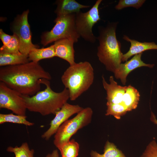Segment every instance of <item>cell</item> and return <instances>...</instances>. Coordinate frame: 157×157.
<instances>
[{
	"label": "cell",
	"instance_id": "obj_21",
	"mask_svg": "<svg viewBox=\"0 0 157 157\" xmlns=\"http://www.w3.org/2000/svg\"><path fill=\"white\" fill-rule=\"evenodd\" d=\"M6 150L8 152L14 153L15 157H34V150L30 149L26 142L23 143L19 147L17 146L15 147H8Z\"/></svg>",
	"mask_w": 157,
	"mask_h": 157
},
{
	"label": "cell",
	"instance_id": "obj_10",
	"mask_svg": "<svg viewBox=\"0 0 157 157\" xmlns=\"http://www.w3.org/2000/svg\"><path fill=\"white\" fill-rule=\"evenodd\" d=\"M0 108L10 110L17 115L26 116L27 108L23 95L1 81Z\"/></svg>",
	"mask_w": 157,
	"mask_h": 157
},
{
	"label": "cell",
	"instance_id": "obj_5",
	"mask_svg": "<svg viewBox=\"0 0 157 157\" xmlns=\"http://www.w3.org/2000/svg\"><path fill=\"white\" fill-rule=\"evenodd\" d=\"M94 79L93 68L91 64L86 61L70 65L61 77L65 88L69 91V99L72 101L88 90Z\"/></svg>",
	"mask_w": 157,
	"mask_h": 157
},
{
	"label": "cell",
	"instance_id": "obj_4",
	"mask_svg": "<svg viewBox=\"0 0 157 157\" xmlns=\"http://www.w3.org/2000/svg\"><path fill=\"white\" fill-rule=\"evenodd\" d=\"M117 24L109 23L105 27L99 26V42L97 55L106 70L114 73L121 63L123 54L121 44L116 35Z\"/></svg>",
	"mask_w": 157,
	"mask_h": 157
},
{
	"label": "cell",
	"instance_id": "obj_12",
	"mask_svg": "<svg viewBox=\"0 0 157 157\" xmlns=\"http://www.w3.org/2000/svg\"><path fill=\"white\" fill-rule=\"evenodd\" d=\"M142 53L135 54L129 60L124 63H121L114 72L115 77L117 79H119L123 85L126 84L128 75L133 70L142 67L150 68L154 67V64H146L142 60Z\"/></svg>",
	"mask_w": 157,
	"mask_h": 157
},
{
	"label": "cell",
	"instance_id": "obj_9",
	"mask_svg": "<svg viewBox=\"0 0 157 157\" xmlns=\"http://www.w3.org/2000/svg\"><path fill=\"white\" fill-rule=\"evenodd\" d=\"M29 12L27 10L18 15L10 25L11 30L19 40L20 52L26 55L33 49L39 48L32 41V33L28 21Z\"/></svg>",
	"mask_w": 157,
	"mask_h": 157
},
{
	"label": "cell",
	"instance_id": "obj_13",
	"mask_svg": "<svg viewBox=\"0 0 157 157\" xmlns=\"http://www.w3.org/2000/svg\"><path fill=\"white\" fill-rule=\"evenodd\" d=\"M74 42L72 40L63 39L54 42L56 56L65 60L72 65L75 62V51L74 47Z\"/></svg>",
	"mask_w": 157,
	"mask_h": 157
},
{
	"label": "cell",
	"instance_id": "obj_16",
	"mask_svg": "<svg viewBox=\"0 0 157 157\" xmlns=\"http://www.w3.org/2000/svg\"><path fill=\"white\" fill-rule=\"evenodd\" d=\"M29 62L28 55L22 53L12 54L0 51V66L15 65Z\"/></svg>",
	"mask_w": 157,
	"mask_h": 157
},
{
	"label": "cell",
	"instance_id": "obj_18",
	"mask_svg": "<svg viewBox=\"0 0 157 157\" xmlns=\"http://www.w3.org/2000/svg\"><path fill=\"white\" fill-rule=\"evenodd\" d=\"M90 155L91 157H126L113 143L108 141L105 144L103 154H100L92 150Z\"/></svg>",
	"mask_w": 157,
	"mask_h": 157
},
{
	"label": "cell",
	"instance_id": "obj_19",
	"mask_svg": "<svg viewBox=\"0 0 157 157\" xmlns=\"http://www.w3.org/2000/svg\"><path fill=\"white\" fill-rule=\"evenodd\" d=\"M79 145L74 139L70 140L58 149L62 156L77 157L78 154Z\"/></svg>",
	"mask_w": 157,
	"mask_h": 157
},
{
	"label": "cell",
	"instance_id": "obj_28",
	"mask_svg": "<svg viewBox=\"0 0 157 157\" xmlns=\"http://www.w3.org/2000/svg\"><path fill=\"white\" fill-rule=\"evenodd\" d=\"M50 154H48L45 157H50Z\"/></svg>",
	"mask_w": 157,
	"mask_h": 157
},
{
	"label": "cell",
	"instance_id": "obj_23",
	"mask_svg": "<svg viewBox=\"0 0 157 157\" xmlns=\"http://www.w3.org/2000/svg\"><path fill=\"white\" fill-rule=\"evenodd\" d=\"M145 1L144 0H120L115 8L118 10L128 7H133L138 9L142 6Z\"/></svg>",
	"mask_w": 157,
	"mask_h": 157
},
{
	"label": "cell",
	"instance_id": "obj_6",
	"mask_svg": "<svg viewBox=\"0 0 157 157\" xmlns=\"http://www.w3.org/2000/svg\"><path fill=\"white\" fill-rule=\"evenodd\" d=\"M75 13L57 17L55 24L49 31L44 32L41 37V44L45 46L49 44L63 39L73 40L75 43L80 36L75 26Z\"/></svg>",
	"mask_w": 157,
	"mask_h": 157
},
{
	"label": "cell",
	"instance_id": "obj_14",
	"mask_svg": "<svg viewBox=\"0 0 157 157\" xmlns=\"http://www.w3.org/2000/svg\"><path fill=\"white\" fill-rule=\"evenodd\" d=\"M123 39L131 43L128 51L123 54L122 61H126L130 57L135 54L143 53L145 51L151 49L157 50V44L154 42H140L131 39L127 36L124 35Z\"/></svg>",
	"mask_w": 157,
	"mask_h": 157
},
{
	"label": "cell",
	"instance_id": "obj_29",
	"mask_svg": "<svg viewBox=\"0 0 157 157\" xmlns=\"http://www.w3.org/2000/svg\"><path fill=\"white\" fill-rule=\"evenodd\" d=\"M62 157H65L63 156H62Z\"/></svg>",
	"mask_w": 157,
	"mask_h": 157
},
{
	"label": "cell",
	"instance_id": "obj_17",
	"mask_svg": "<svg viewBox=\"0 0 157 157\" xmlns=\"http://www.w3.org/2000/svg\"><path fill=\"white\" fill-rule=\"evenodd\" d=\"M56 56L54 44L45 48H35L32 50L28 54L29 61L38 63L40 60L50 58Z\"/></svg>",
	"mask_w": 157,
	"mask_h": 157
},
{
	"label": "cell",
	"instance_id": "obj_15",
	"mask_svg": "<svg viewBox=\"0 0 157 157\" xmlns=\"http://www.w3.org/2000/svg\"><path fill=\"white\" fill-rule=\"evenodd\" d=\"M57 7L55 13L57 17L76 13L81 9L90 7L88 5L81 4L75 0H59L55 3Z\"/></svg>",
	"mask_w": 157,
	"mask_h": 157
},
{
	"label": "cell",
	"instance_id": "obj_11",
	"mask_svg": "<svg viewBox=\"0 0 157 157\" xmlns=\"http://www.w3.org/2000/svg\"><path fill=\"white\" fill-rule=\"evenodd\" d=\"M83 109L79 105L66 103L56 112L55 117L51 121L50 127L42 135V138L46 140H49L56 133L59 128L64 122L72 116L77 114Z\"/></svg>",
	"mask_w": 157,
	"mask_h": 157
},
{
	"label": "cell",
	"instance_id": "obj_3",
	"mask_svg": "<svg viewBox=\"0 0 157 157\" xmlns=\"http://www.w3.org/2000/svg\"><path fill=\"white\" fill-rule=\"evenodd\" d=\"M49 81L41 79V84L46 86L43 90L38 92L31 97L23 95L27 109L29 111L38 113L43 116L55 115L67 102L69 99L68 90L65 88L60 92H54L51 88Z\"/></svg>",
	"mask_w": 157,
	"mask_h": 157
},
{
	"label": "cell",
	"instance_id": "obj_26",
	"mask_svg": "<svg viewBox=\"0 0 157 157\" xmlns=\"http://www.w3.org/2000/svg\"><path fill=\"white\" fill-rule=\"evenodd\" d=\"M150 119L153 123L157 125V120L156 119V116L152 112H151V113Z\"/></svg>",
	"mask_w": 157,
	"mask_h": 157
},
{
	"label": "cell",
	"instance_id": "obj_1",
	"mask_svg": "<svg viewBox=\"0 0 157 157\" xmlns=\"http://www.w3.org/2000/svg\"><path fill=\"white\" fill-rule=\"evenodd\" d=\"M43 78L50 80L51 77L38 63L29 62L0 68V81L24 95L33 96L39 91Z\"/></svg>",
	"mask_w": 157,
	"mask_h": 157
},
{
	"label": "cell",
	"instance_id": "obj_24",
	"mask_svg": "<svg viewBox=\"0 0 157 157\" xmlns=\"http://www.w3.org/2000/svg\"><path fill=\"white\" fill-rule=\"evenodd\" d=\"M141 157H157V143L155 140L148 144Z\"/></svg>",
	"mask_w": 157,
	"mask_h": 157
},
{
	"label": "cell",
	"instance_id": "obj_20",
	"mask_svg": "<svg viewBox=\"0 0 157 157\" xmlns=\"http://www.w3.org/2000/svg\"><path fill=\"white\" fill-rule=\"evenodd\" d=\"M26 116L14 115L13 113L0 114V124L6 122L23 124L27 126H32L34 123L30 122L26 119Z\"/></svg>",
	"mask_w": 157,
	"mask_h": 157
},
{
	"label": "cell",
	"instance_id": "obj_27",
	"mask_svg": "<svg viewBox=\"0 0 157 157\" xmlns=\"http://www.w3.org/2000/svg\"><path fill=\"white\" fill-rule=\"evenodd\" d=\"M50 157H59L58 151L56 149L53 150L50 154Z\"/></svg>",
	"mask_w": 157,
	"mask_h": 157
},
{
	"label": "cell",
	"instance_id": "obj_7",
	"mask_svg": "<svg viewBox=\"0 0 157 157\" xmlns=\"http://www.w3.org/2000/svg\"><path fill=\"white\" fill-rule=\"evenodd\" d=\"M93 111L90 107L83 109L72 119L67 120L59 128L54 136L53 144L58 149L70 140L79 129L91 122Z\"/></svg>",
	"mask_w": 157,
	"mask_h": 157
},
{
	"label": "cell",
	"instance_id": "obj_2",
	"mask_svg": "<svg viewBox=\"0 0 157 157\" xmlns=\"http://www.w3.org/2000/svg\"><path fill=\"white\" fill-rule=\"evenodd\" d=\"M102 79L107 95L106 115H112L119 119L127 112L137 108L140 94L135 88L131 85L127 86L118 85L113 76L110 77L109 83L103 76Z\"/></svg>",
	"mask_w": 157,
	"mask_h": 157
},
{
	"label": "cell",
	"instance_id": "obj_22",
	"mask_svg": "<svg viewBox=\"0 0 157 157\" xmlns=\"http://www.w3.org/2000/svg\"><path fill=\"white\" fill-rule=\"evenodd\" d=\"M0 51L12 54L22 53L19 51V43L17 36L13 34L10 42L6 45H3L0 47Z\"/></svg>",
	"mask_w": 157,
	"mask_h": 157
},
{
	"label": "cell",
	"instance_id": "obj_8",
	"mask_svg": "<svg viewBox=\"0 0 157 157\" xmlns=\"http://www.w3.org/2000/svg\"><path fill=\"white\" fill-rule=\"evenodd\" d=\"M102 1L97 0L87 12L80 11L76 14L75 26L77 32L80 37L91 43H94L97 39L92 29L93 26L101 19L99 8Z\"/></svg>",
	"mask_w": 157,
	"mask_h": 157
},
{
	"label": "cell",
	"instance_id": "obj_25",
	"mask_svg": "<svg viewBox=\"0 0 157 157\" xmlns=\"http://www.w3.org/2000/svg\"><path fill=\"white\" fill-rule=\"evenodd\" d=\"M12 37V35H10L5 33L2 29H0V39L3 42V45H6L10 41Z\"/></svg>",
	"mask_w": 157,
	"mask_h": 157
}]
</instances>
